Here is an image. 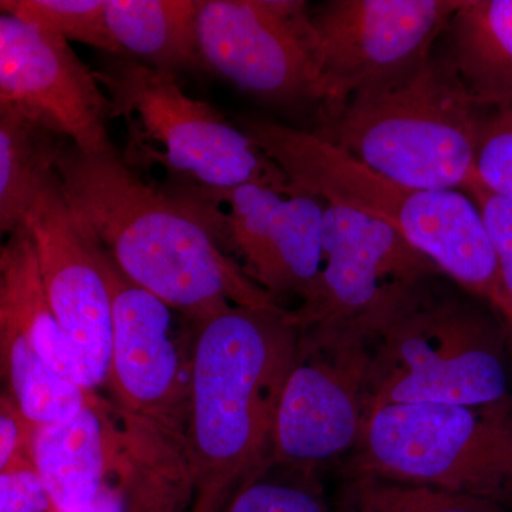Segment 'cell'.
<instances>
[{
  "instance_id": "obj_1",
  "label": "cell",
  "mask_w": 512,
  "mask_h": 512,
  "mask_svg": "<svg viewBox=\"0 0 512 512\" xmlns=\"http://www.w3.org/2000/svg\"><path fill=\"white\" fill-rule=\"evenodd\" d=\"M56 168L77 221L121 274L192 323L232 305L286 311L222 252L208 212L151 187L116 151L64 141Z\"/></svg>"
},
{
  "instance_id": "obj_2",
  "label": "cell",
  "mask_w": 512,
  "mask_h": 512,
  "mask_svg": "<svg viewBox=\"0 0 512 512\" xmlns=\"http://www.w3.org/2000/svg\"><path fill=\"white\" fill-rule=\"evenodd\" d=\"M241 130L282 171L289 190L389 225L441 274L487 303L505 326L500 265L480 210L466 192L407 187L312 131L276 121L247 119Z\"/></svg>"
},
{
  "instance_id": "obj_3",
  "label": "cell",
  "mask_w": 512,
  "mask_h": 512,
  "mask_svg": "<svg viewBox=\"0 0 512 512\" xmlns=\"http://www.w3.org/2000/svg\"><path fill=\"white\" fill-rule=\"evenodd\" d=\"M188 450L198 485H238L269 467L301 330L289 311L229 306L194 323Z\"/></svg>"
},
{
  "instance_id": "obj_4",
  "label": "cell",
  "mask_w": 512,
  "mask_h": 512,
  "mask_svg": "<svg viewBox=\"0 0 512 512\" xmlns=\"http://www.w3.org/2000/svg\"><path fill=\"white\" fill-rule=\"evenodd\" d=\"M424 282L370 335L367 414L387 404L512 399L507 329L473 299Z\"/></svg>"
},
{
  "instance_id": "obj_5",
  "label": "cell",
  "mask_w": 512,
  "mask_h": 512,
  "mask_svg": "<svg viewBox=\"0 0 512 512\" xmlns=\"http://www.w3.org/2000/svg\"><path fill=\"white\" fill-rule=\"evenodd\" d=\"M483 111L446 57L433 55L407 82L316 114L312 133L407 187L463 191L476 171Z\"/></svg>"
},
{
  "instance_id": "obj_6",
  "label": "cell",
  "mask_w": 512,
  "mask_h": 512,
  "mask_svg": "<svg viewBox=\"0 0 512 512\" xmlns=\"http://www.w3.org/2000/svg\"><path fill=\"white\" fill-rule=\"evenodd\" d=\"M369 474L512 504V399L387 404L370 414L343 476Z\"/></svg>"
},
{
  "instance_id": "obj_7",
  "label": "cell",
  "mask_w": 512,
  "mask_h": 512,
  "mask_svg": "<svg viewBox=\"0 0 512 512\" xmlns=\"http://www.w3.org/2000/svg\"><path fill=\"white\" fill-rule=\"evenodd\" d=\"M96 76L109 92L111 116L124 120L134 144L197 190L262 184L291 191L282 171L241 127L188 96L174 73L114 56Z\"/></svg>"
},
{
  "instance_id": "obj_8",
  "label": "cell",
  "mask_w": 512,
  "mask_h": 512,
  "mask_svg": "<svg viewBox=\"0 0 512 512\" xmlns=\"http://www.w3.org/2000/svg\"><path fill=\"white\" fill-rule=\"evenodd\" d=\"M463 0H329L309 10L322 103L399 86L433 56Z\"/></svg>"
},
{
  "instance_id": "obj_9",
  "label": "cell",
  "mask_w": 512,
  "mask_h": 512,
  "mask_svg": "<svg viewBox=\"0 0 512 512\" xmlns=\"http://www.w3.org/2000/svg\"><path fill=\"white\" fill-rule=\"evenodd\" d=\"M369 338L360 329L301 332L276 413L272 467L312 474L356 447L366 424Z\"/></svg>"
},
{
  "instance_id": "obj_10",
  "label": "cell",
  "mask_w": 512,
  "mask_h": 512,
  "mask_svg": "<svg viewBox=\"0 0 512 512\" xmlns=\"http://www.w3.org/2000/svg\"><path fill=\"white\" fill-rule=\"evenodd\" d=\"M440 275L431 259L389 225L325 204L322 271L289 316L301 332L360 329L370 336L414 289Z\"/></svg>"
},
{
  "instance_id": "obj_11",
  "label": "cell",
  "mask_w": 512,
  "mask_h": 512,
  "mask_svg": "<svg viewBox=\"0 0 512 512\" xmlns=\"http://www.w3.org/2000/svg\"><path fill=\"white\" fill-rule=\"evenodd\" d=\"M309 10L308 3L293 0H201L202 66L258 99L319 110Z\"/></svg>"
},
{
  "instance_id": "obj_12",
  "label": "cell",
  "mask_w": 512,
  "mask_h": 512,
  "mask_svg": "<svg viewBox=\"0 0 512 512\" xmlns=\"http://www.w3.org/2000/svg\"><path fill=\"white\" fill-rule=\"evenodd\" d=\"M104 255L113 298L106 382L110 399L127 412L156 421L187 439L195 325L185 318L177 329V312L133 284Z\"/></svg>"
},
{
  "instance_id": "obj_13",
  "label": "cell",
  "mask_w": 512,
  "mask_h": 512,
  "mask_svg": "<svg viewBox=\"0 0 512 512\" xmlns=\"http://www.w3.org/2000/svg\"><path fill=\"white\" fill-rule=\"evenodd\" d=\"M25 228L35 244L47 299L84 383L100 392L109 375L113 336V298L103 248L77 221L60 180L40 195Z\"/></svg>"
},
{
  "instance_id": "obj_14",
  "label": "cell",
  "mask_w": 512,
  "mask_h": 512,
  "mask_svg": "<svg viewBox=\"0 0 512 512\" xmlns=\"http://www.w3.org/2000/svg\"><path fill=\"white\" fill-rule=\"evenodd\" d=\"M0 106L12 107L86 153H114L109 96L62 37L0 16Z\"/></svg>"
},
{
  "instance_id": "obj_15",
  "label": "cell",
  "mask_w": 512,
  "mask_h": 512,
  "mask_svg": "<svg viewBox=\"0 0 512 512\" xmlns=\"http://www.w3.org/2000/svg\"><path fill=\"white\" fill-rule=\"evenodd\" d=\"M197 191L202 200L227 207L218 220L256 285L278 302L281 296L308 298L323 266L322 201L262 184Z\"/></svg>"
},
{
  "instance_id": "obj_16",
  "label": "cell",
  "mask_w": 512,
  "mask_h": 512,
  "mask_svg": "<svg viewBox=\"0 0 512 512\" xmlns=\"http://www.w3.org/2000/svg\"><path fill=\"white\" fill-rule=\"evenodd\" d=\"M110 456L104 487L119 491L126 512H185L197 476L187 439L107 399Z\"/></svg>"
},
{
  "instance_id": "obj_17",
  "label": "cell",
  "mask_w": 512,
  "mask_h": 512,
  "mask_svg": "<svg viewBox=\"0 0 512 512\" xmlns=\"http://www.w3.org/2000/svg\"><path fill=\"white\" fill-rule=\"evenodd\" d=\"M106 406V397L97 392L70 419L37 429L36 467L59 511L90 510L106 485L110 456Z\"/></svg>"
},
{
  "instance_id": "obj_18",
  "label": "cell",
  "mask_w": 512,
  "mask_h": 512,
  "mask_svg": "<svg viewBox=\"0 0 512 512\" xmlns=\"http://www.w3.org/2000/svg\"><path fill=\"white\" fill-rule=\"evenodd\" d=\"M444 55L480 110L512 107V0H463Z\"/></svg>"
},
{
  "instance_id": "obj_19",
  "label": "cell",
  "mask_w": 512,
  "mask_h": 512,
  "mask_svg": "<svg viewBox=\"0 0 512 512\" xmlns=\"http://www.w3.org/2000/svg\"><path fill=\"white\" fill-rule=\"evenodd\" d=\"M0 323L18 330L57 372L89 389L47 299L35 244L26 228L10 234L0 249Z\"/></svg>"
},
{
  "instance_id": "obj_20",
  "label": "cell",
  "mask_w": 512,
  "mask_h": 512,
  "mask_svg": "<svg viewBox=\"0 0 512 512\" xmlns=\"http://www.w3.org/2000/svg\"><path fill=\"white\" fill-rule=\"evenodd\" d=\"M201 0H106L111 33L123 52L164 72L204 69L198 46Z\"/></svg>"
},
{
  "instance_id": "obj_21",
  "label": "cell",
  "mask_w": 512,
  "mask_h": 512,
  "mask_svg": "<svg viewBox=\"0 0 512 512\" xmlns=\"http://www.w3.org/2000/svg\"><path fill=\"white\" fill-rule=\"evenodd\" d=\"M64 138L20 111L0 106V229H25L33 205L59 180L56 161Z\"/></svg>"
},
{
  "instance_id": "obj_22",
  "label": "cell",
  "mask_w": 512,
  "mask_h": 512,
  "mask_svg": "<svg viewBox=\"0 0 512 512\" xmlns=\"http://www.w3.org/2000/svg\"><path fill=\"white\" fill-rule=\"evenodd\" d=\"M0 359L9 396L37 427L70 419L92 402L97 393L57 372L18 330L3 323Z\"/></svg>"
},
{
  "instance_id": "obj_23",
  "label": "cell",
  "mask_w": 512,
  "mask_h": 512,
  "mask_svg": "<svg viewBox=\"0 0 512 512\" xmlns=\"http://www.w3.org/2000/svg\"><path fill=\"white\" fill-rule=\"evenodd\" d=\"M333 512H505L504 505L389 478L343 476Z\"/></svg>"
},
{
  "instance_id": "obj_24",
  "label": "cell",
  "mask_w": 512,
  "mask_h": 512,
  "mask_svg": "<svg viewBox=\"0 0 512 512\" xmlns=\"http://www.w3.org/2000/svg\"><path fill=\"white\" fill-rule=\"evenodd\" d=\"M0 9L47 35L126 56L107 23L106 0H2Z\"/></svg>"
},
{
  "instance_id": "obj_25",
  "label": "cell",
  "mask_w": 512,
  "mask_h": 512,
  "mask_svg": "<svg viewBox=\"0 0 512 512\" xmlns=\"http://www.w3.org/2000/svg\"><path fill=\"white\" fill-rule=\"evenodd\" d=\"M262 468L237 485L224 512H330L312 474L269 477Z\"/></svg>"
},
{
  "instance_id": "obj_26",
  "label": "cell",
  "mask_w": 512,
  "mask_h": 512,
  "mask_svg": "<svg viewBox=\"0 0 512 512\" xmlns=\"http://www.w3.org/2000/svg\"><path fill=\"white\" fill-rule=\"evenodd\" d=\"M476 161L478 180L512 200V107L485 110Z\"/></svg>"
},
{
  "instance_id": "obj_27",
  "label": "cell",
  "mask_w": 512,
  "mask_h": 512,
  "mask_svg": "<svg viewBox=\"0 0 512 512\" xmlns=\"http://www.w3.org/2000/svg\"><path fill=\"white\" fill-rule=\"evenodd\" d=\"M463 192L476 202L497 255L501 284H503L508 308L505 328L512 343V200L501 197L485 187L478 180L476 171L471 175Z\"/></svg>"
},
{
  "instance_id": "obj_28",
  "label": "cell",
  "mask_w": 512,
  "mask_h": 512,
  "mask_svg": "<svg viewBox=\"0 0 512 512\" xmlns=\"http://www.w3.org/2000/svg\"><path fill=\"white\" fill-rule=\"evenodd\" d=\"M39 427L22 412L8 393L0 397V471L32 466Z\"/></svg>"
},
{
  "instance_id": "obj_29",
  "label": "cell",
  "mask_w": 512,
  "mask_h": 512,
  "mask_svg": "<svg viewBox=\"0 0 512 512\" xmlns=\"http://www.w3.org/2000/svg\"><path fill=\"white\" fill-rule=\"evenodd\" d=\"M36 464L0 471V512H56Z\"/></svg>"
},
{
  "instance_id": "obj_30",
  "label": "cell",
  "mask_w": 512,
  "mask_h": 512,
  "mask_svg": "<svg viewBox=\"0 0 512 512\" xmlns=\"http://www.w3.org/2000/svg\"><path fill=\"white\" fill-rule=\"evenodd\" d=\"M237 485L228 481L215 480L198 485L194 503L188 512H224L229 497Z\"/></svg>"
},
{
  "instance_id": "obj_31",
  "label": "cell",
  "mask_w": 512,
  "mask_h": 512,
  "mask_svg": "<svg viewBox=\"0 0 512 512\" xmlns=\"http://www.w3.org/2000/svg\"><path fill=\"white\" fill-rule=\"evenodd\" d=\"M56 512H66V511L56 510ZM86 512H126V511H124L123 498H121L119 491L114 490V488H111V487H104L103 490H101L99 497H97V500L94 501L93 507L90 508V510H87Z\"/></svg>"
}]
</instances>
